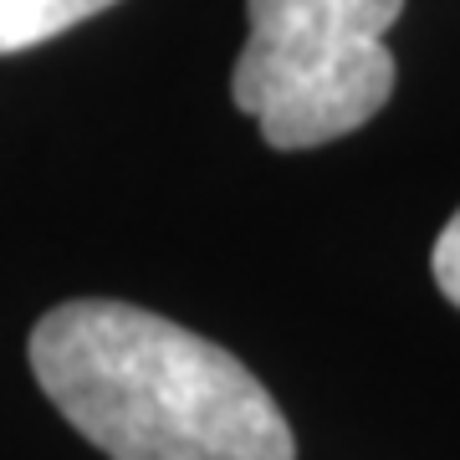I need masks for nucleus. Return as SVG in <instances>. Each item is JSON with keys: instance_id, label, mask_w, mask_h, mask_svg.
<instances>
[{"instance_id": "4", "label": "nucleus", "mask_w": 460, "mask_h": 460, "mask_svg": "<svg viewBox=\"0 0 460 460\" xmlns=\"http://www.w3.org/2000/svg\"><path fill=\"white\" fill-rule=\"evenodd\" d=\"M429 271H435V287L445 292V302L460 307V210L450 215V226L440 230L435 256H429Z\"/></svg>"}, {"instance_id": "1", "label": "nucleus", "mask_w": 460, "mask_h": 460, "mask_svg": "<svg viewBox=\"0 0 460 460\" xmlns=\"http://www.w3.org/2000/svg\"><path fill=\"white\" fill-rule=\"evenodd\" d=\"M31 374L108 460H296L287 414L246 363L133 302L41 313Z\"/></svg>"}, {"instance_id": "2", "label": "nucleus", "mask_w": 460, "mask_h": 460, "mask_svg": "<svg viewBox=\"0 0 460 460\" xmlns=\"http://www.w3.org/2000/svg\"><path fill=\"white\" fill-rule=\"evenodd\" d=\"M404 0H246L251 36L230 98L281 154L332 144L374 123L394 93L384 31Z\"/></svg>"}, {"instance_id": "3", "label": "nucleus", "mask_w": 460, "mask_h": 460, "mask_svg": "<svg viewBox=\"0 0 460 460\" xmlns=\"http://www.w3.org/2000/svg\"><path fill=\"white\" fill-rule=\"evenodd\" d=\"M108 5H118V0H0V57L41 47Z\"/></svg>"}]
</instances>
